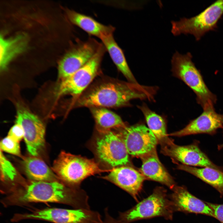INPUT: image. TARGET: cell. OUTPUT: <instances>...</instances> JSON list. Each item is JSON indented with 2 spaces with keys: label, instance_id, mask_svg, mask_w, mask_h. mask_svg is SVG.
<instances>
[{
  "label": "cell",
  "instance_id": "cell-3",
  "mask_svg": "<svg viewBox=\"0 0 223 223\" xmlns=\"http://www.w3.org/2000/svg\"><path fill=\"white\" fill-rule=\"evenodd\" d=\"M192 58L190 52L182 55L176 51L171 60L173 74L183 81L193 91L196 95L197 103L203 110L214 107L216 102V96L207 87Z\"/></svg>",
  "mask_w": 223,
  "mask_h": 223
},
{
  "label": "cell",
  "instance_id": "cell-12",
  "mask_svg": "<svg viewBox=\"0 0 223 223\" xmlns=\"http://www.w3.org/2000/svg\"><path fill=\"white\" fill-rule=\"evenodd\" d=\"M16 116V123L24 129V138L28 152L33 156H37L45 145L43 124L37 116L22 107H18Z\"/></svg>",
  "mask_w": 223,
  "mask_h": 223
},
{
  "label": "cell",
  "instance_id": "cell-29",
  "mask_svg": "<svg viewBox=\"0 0 223 223\" xmlns=\"http://www.w3.org/2000/svg\"><path fill=\"white\" fill-rule=\"evenodd\" d=\"M104 218L103 223H122L118 220L112 217L109 214L107 208L104 210Z\"/></svg>",
  "mask_w": 223,
  "mask_h": 223
},
{
  "label": "cell",
  "instance_id": "cell-23",
  "mask_svg": "<svg viewBox=\"0 0 223 223\" xmlns=\"http://www.w3.org/2000/svg\"><path fill=\"white\" fill-rule=\"evenodd\" d=\"M138 107L142 112L148 128L155 136L161 146L173 142L168 137L165 123L163 119L151 110L145 104Z\"/></svg>",
  "mask_w": 223,
  "mask_h": 223
},
{
  "label": "cell",
  "instance_id": "cell-19",
  "mask_svg": "<svg viewBox=\"0 0 223 223\" xmlns=\"http://www.w3.org/2000/svg\"><path fill=\"white\" fill-rule=\"evenodd\" d=\"M66 12L68 18L72 24L90 35L100 38L103 34L114 33L115 30V28L111 25L103 24L92 17L75 11L67 9Z\"/></svg>",
  "mask_w": 223,
  "mask_h": 223
},
{
  "label": "cell",
  "instance_id": "cell-13",
  "mask_svg": "<svg viewBox=\"0 0 223 223\" xmlns=\"http://www.w3.org/2000/svg\"><path fill=\"white\" fill-rule=\"evenodd\" d=\"M199 141L195 140L190 144L179 146L172 142L161 146V152L165 155L189 166L210 167L223 171V168L213 163L200 149Z\"/></svg>",
  "mask_w": 223,
  "mask_h": 223
},
{
  "label": "cell",
  "instance_id": "cell-4",
  "mask_svg": "<svg viewBox=\"0 0 223 223\" xmlns=\"http://www.w3.org/2000/svg\"><path fill=\"white\" fill-rule=\"evenodd\" d=\"M52 170L64 184L76 189L85 179L102 171L94 160L63 151L54 161Z\"/></svg>",
  "mask_w": 223,
  "mask_h": 223
},
{
  "label": "cell",
  "instance_id": "cell-7",
  "mask_svg": "<svg viewBox=\"0 0 223 223\" xmlns=\"http://www.w3.org/2000/svg\"><path fill=\"white\" fill-rule=\"evenodd\" d=\"M223 15V0H217L195 16L172 21V33L175 36L191 34L199 40L206 33L216 28Z\"/></svg>",
  "mask_w": 223,
  "mask_h": 223
},
{
  "label": "cell",
  "instance_id": "cell-22",
  "mask_svg": "<svg viewBox=\"0 0 223 223\" xmlns=\"http://www.w3.org/2000/svg\"><path fill=\"white\" fill-rule=\"evenodd\" d=\"M177 168L189 173L209 184L223 198V171L210 167L198 168L183 164Z\"/></svg>",
  "mask_w": 223,
  "mask_h": 223
},
{
  "label": "cell",
  "instance_id": "cell-17",
  "mask_svg": "<svg viewBox=\"0 0 223 223\" xmlns=\"http://www.w3.org/2000/svg\"><path fill=\"white\" fill-rule=\"evenodd\" d=\"M141 158L142 173L146 178L164 185L171 190L176 186L173 178L161 164L156 150Z\"/></svg>",
  "mask_w": 223,
  "mask_h": 223
},
{
  "label": "cell",
  "instance_id": "cell-24",
  "mask_svg": "<svg viewBox=\"0 0 223 223\" xmlns=\"http://www.w3.org/2000/svg\"><path fill=\"white\" fill-rule=\"evenodd\" d=\"M90 109L98 131L121 129L126 126L120 116L105 108L92 107Z\"/></svg>",
  "mask_w": 223,
  "mask_h": 223
},
{
  "label": "cell",
  "instance_id": "cell-6",
  "mask_svg": "<svg viewBox=\"0 0 223 223\" xmlns=\"http://www.w3.org/2000/svg\"><path fill=\"white\" fill-rule=\"evenodd\" d=\"M106 48L102 43L96 53L79 70L60 81L55 89L57 97L69 95L72 97V106L101 72L102 61Z\"/></svg>",
  "mask_w": 223,
  "mask_h": 223
},
{
  "label": "cell",
  "instance_id": "cell-18",
  "mask_svg": "<svg viewBox=\"0 0 223 223\" xmlns=\"http://www.w3.org/2000/svg\"><path fill=\"white\" fill-rule=\"evenodd\" d=\"M99 39L118 70L128 82L138 83L128 65L123 50L114 39L113 33L103 34Z\"/></svg>",
  "mask_w": 223,
  "mask_h": 223
},
{
  "label": "cell",
  "instance_id": "cell-5",
  "mask_svg": "<svg viewBox=\"0 0 223 223\" xmlns=\"http://www.w3.org/2000/svg\"><path fill=\"white\" fill-rule=\"evenodd\" d=\"M174 212L167 190L157 186L148 197L128 210L119 212L117 219L122 223H130L159 216L172 220Z\"/></svg>",
  "mask_w": 223,
  "mask_h": 223
},
{
  "label": "cell",
  "instance_id": "cell-20",
  "mask_svg": "<svg viewBox=\"0 0 223 223\" xmlns=\"http://www.w3.org/2000/svg\"><path fill=\"white\" fill-rule=\"evenodd\" d=\"M28 37L24 33H20L14 37L5 38L1 34L0 39V67L4 70L10 61L17 55L26 49Z\"/></svg>",
  "mask_w": 223,
  "mask_h": 223
},
{
  "label": "cell",
  "instance_id": "cell-9",
  "mask_svg": "<svg viewBox=\"0 0 223 223\" xmlns=\"http://www.w3.org/2000/svg\"><path fill=\"white\" fill-rule=\"evenodd\" d=\"M102 44L93 37H90L85 41L77 38L59 62V81L69 77L84 65L97 51Z\"/></svg>",
  "mask_w": 223,
  "mask_h": 223
},
{
  "label": "cell",
  "instance_id": "cell-1",
  "mask_svg": "<svg viewBox=\"0 0 223 223\" xmlns=\"http://www.w3.org/2000/svg\"><path fill=\"white\" fill-rule=\"evenodd\" d=\"M155 87L141 85L108 77H102L89 86L73 107L117 108L129 105L135 99H151Z\"/></svg>",
  "mask_w": 223,
  "mask_h": 223
},
{
  "label": "cell",
  "instance_id": "cell-30",
  "mask_svg": "<svg viewBox=\"0 0 223 223\" xmlns=\"http://www.w3.org/2000/svg\"><path fill=\"white\" fill-rule=\"evenodd\" d=\"M223 148V143L218 145L217 149L218 150H220Z\"/></svg>",
  "mask_w": 223,
  "mask_h": 223
},
{
  "label": "cell",
  "instance_id": "cell-27",
  "mask_svg": "<svg viewBox=\"0 0 223 223\" xmlns=\"http://www.w3.org/2000/svg\"><path fill=\"white\" fill-rule=\"evenodd\" d=\"M24 132L22 127L17 123L11 128L8 135V136L19 142L24 138Z\"/></svg>",
  "mask_w": 223,
  "mask_h": 223
},
{
  "label": "cell",
  "instance_id": "cell-14",
  "mask_svg": "<svg viewBox=\"0 0 223 223\" xmlns=\"http://www.w3.org/2000/svg\"><path fill=\"white\" fill-rule=\"evenodd\" d=\"M219 129H223V114L217 113L214 107H210L203 110L199 116L191 120L183 129L168 135L181 137L201 133L213 135Z\"/></svg>",
  "mask_w": 223,
  "mask_h": 223
},
{
  "label": "cell",
  "instance_id": "cell-25",
  "mask_svg": "<svg viewBox=\"0 0 223 223\" xmlns=\"http://www.w3.org/2000/svg\"><path fill=\"white\" fill-rule=\"evenodd\" d=\"M1 179L3 181H12L17 175L16 171L11 163L0 151Z\"/></svg>",
  "mask_w": 223,
  "mask_h": 223
},
{
  "label": "cell",
  "instance_id": "cell-16",
  "mask_svg": "<svg viewBox=\"0 0 223 223\" xmlns=\"http://www.w3.org/2000/svg\"><path fill=\"white\" fill-rule=\"evenodd\" d=\"M103 178L127 192L137 202L139 194L146 178L134 168L125 166L114 168Z\"/></svg>",
  "mask_w": 223,
  "mask_h": 223
},
{
  "label": "cell",
  "instance_id": "cell-28",
  "mask_svg": "<svg viewBox=\"0 0 223 223\" xmlns=\"http://www.w3.org/2000/svg\"><path fill=\"white\" fill-rule=\"evenodd\" d=\"M206 202L212 210L214 218L223 223V204Z\"/></svg>",
  "mask_w": 223,
  "mask_h": 223
},
{
  "label": "cell",
  "instance_id": "cell-11",
  "mask_svg": "<svg viewBox=\"0 0 223 223\" xmlns=\"http://www.w3.org/2000/svg\"><path fill=\"white\" fill-rule=\"evenodd\" d=\"M120 133L129 154L141 158L156 150L158 140L144 125L126 126Z\"/></svg>",
  "mask_w": 223,
  "mask_h": 223
},
{
  "label": "cell",
  "instance_id": "cell-15",
  "mask_svg": "<svg viewBox=\"0 0 223 223\" xmlns=\"http://www.w3.org/2000/svg\"><path fill=\"white\" fill-rule=\"evenodd\" d=\"M168 195L174 212L200 214L214 218L213 211L206 201L190 193L184 186H176Z\"/></svg>",
  "mask_w": 223,
  "mask_h": 223
},
{
  "label": "cell",
  "instance_id": "cell-8",
  "mask_svg": "<svg viewBox=\"0 0 223 223\" xmlns=\"http://www.w3.org/2000/svg\"><path fill=\"white\" fill-rule=\"evenodd\" d=\"M94 142L95 155L99 161L116 168L129 162V154L120 133L111 130L98 131Z\"/></svg>",
  "mask_w": 223,
  "mask_h": 223
},
{
  "label": "cell",
  "instance_id": "cell-26",
  "mask_svg": "<svg viewBox=\"0 0 223 223\" xmlns=\"http://www.w3.org/2000/svg\"><path fill=\"white\" fill-rule=\"evenodd\" d=\"M0 149L2 151L18 156H21L19 142L7 136L0 142Z\"/></svg>",
  "mask_w": 223,
  "mask_h": 223
},
{
  "label": "cell",
  "instance_id": "cell-10",
  "mask_svg": "<svg viewBox=\"0 0 223 223\" xmlns=\"http://www.w3.org/2000/svg\"><path fill=\"white\" fill-rule=\"evenodd\" d=\"M24 219H37L54 223H103L97 211L88 209L49 208L24 214Z\"/></svg>",
  "mask_w": 223,
  "mask_h": 223
},
{
  "label": "cell",
  "instance_id": "cell-21",
  "mask_svg": "<svg viewBox=\"0 0 223 223\" xmlns=\"http://www.w3.org/2000/svg\"><path fill=\"white\" fill-rule=\"evenodd\" d=\"M36 157H27L23 161L27 177L33 181H58V177L52 170L43 160Z\"/></svg>",
  "mask_w": 223,
  "mask_h": 223
},
{
  "label": "cell",
  "instance_id": "cell-2",
  "mask_svg": "<svg viewBox=\"0 0 223 223\" xmlns=\"http://www.w3.org/2000/svg\"><path fill=\"white\" fill-rule=\"evenodd\" d=\"M59 181H33L24 189L9 196L7 201L14 204L32 202L63 203L75 209H90L89 196L84 191L68 187Z\"/></svg>",
  "mask_w": 223,
  "mask_h": 223
}]
</instances>
